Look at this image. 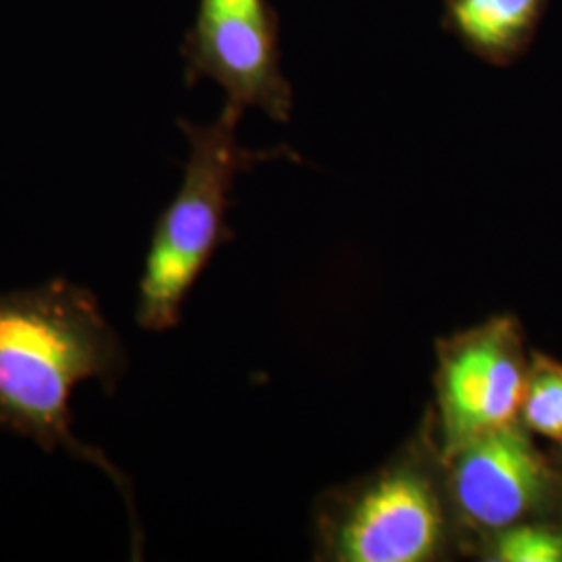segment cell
<instances>
[{
  "label": "cell",
  "mask_w": 562,
  "mask_h": 562,
  "mask_svg": "<svg viewBox=\"0 0 562 562\" xmlns=\"http://www.w3.org/2000/svg\"><path fill=\"white\" fill-rule=\"evenodd\" d=\"M127 367L120 334L88 288L55 278L0 292V427L46 454L63 450L99 467L130 504L127 477L78 438L71 413L81 383L99 382L111 394Z\"/></svg>",
  "instance_id": "cell-1"
},
{
  "label": "cell",
  "mask_w": 562,
  "mask_h": 562,
  "mask_svg": "<svg viewBox=\"0 0 562 562\" xmlns=\"http://www.w3.org/2000/svg\"><path fill=\"white\" fill-rule=\"evenodd\" d=\"M241 113L225 102L222 115L209 125L180 121L190 146L183 178L153 227L138 283L136 323L146 331H167L180 323L194 283L215 250L234 236L225 222L236 178L257 162L294 157L283 146L273 150L240 146Z\"/></svg>",
  "instance_id": "cell-2"
},
{
  "label": "cell",
  "mask_w": 562,
  "mask_h": 562,
  "mask_svg": "<svg viewBox=\"0 0 562 562\" xmlns=\"http://www.w3.org/2000/svg\"><path fill=\"white\" fill-rule=\"evenodd\" d=\"M181 57L190 86L213 80L227 104L290 121L292 86L281 69L280 18L269 0H199Z\"/></svg>",
  "instance_id": "cell-3"
},
{
  "label": "cell",
  "mask_w": 562,
  "mask_h": 562,
  "mask_svg": "<svg viewBox=\"0 0 562 562\" xmlns=\"http://www.w3.org/2000/svg\"><path fill=\"white\" fill-rule=\"evenodd\" d=\"M438 359L442 459L487 431L517 423L529 364L515 319L496 317L440 341Z\"/></svg>",
  "instance_id": "cell-4"
},
{
  "label": "cell",
  "mask_w": 562,
  "mask_h": 562,
  "mask_svg": "<svg viewBox=\"0 0 562 562\" xmlns=\"http://www.w3.org/2000/svg\"><path fill=\"white\" fill-rule=\"evenodd\" d=\"M443 506L431 480L413 464L382 473L357 494L331 533L344 562H423L443 542Z\"/></svg>",
  "instance_id": "cell-5"
},
{
  "label": "cell",
  "mask_w": 562,
  "mask_h": 562,
  "mask_svg": "<svg viewBox=\"0 0 562 562\" xmlns=\"http://www.w3.org/2000/svg\"><path fill=\"white\" fill-rule=\"evenodd\" d=\"M443 462L459 517L480 531L525 521L552 490L548 464L517 423L464 443Z\"/></svg>",
  "instance_id": "cell-6"
},
{
  "label": "cell",
  "mask_w": 562,
  "mask_h": 562,
  "mask_svg": "<svg viewBox=\"0 0 562 562\" xmlns=\"http://www.w3.org/2000/svg\"><path fill=\"white\" fill-rule=\"evenodd\" d=\"M548 0H443V27L475 57L508 67L538 34Z\"/></svg>",
  "instance_id": "cell-7"
},
{
  "label": "cell",
  "mask_w": 562,
  "mask_h": 562,
  "mask_svg": "<svg viewBox=\"0 0 562 562\" xmlns=\"http://www.w3.org/2000/svg\"><path fill=\"white\" fill-rule=\"evenodd\" d=\"M525 427L548 440L562 442V364L536 357L527 369L521 402Z\"/></svg>",
  "instance_id": "cell-8"
},
{
  "label": "cell",
  "mask_w": 562,
  "mask_h": 562,
  "mask_svg": "<svg viewBox=\"0 0 562 562\" xmlns=\"http://www.w3.org/2000/svg\"><path fill=\"white\" fill-rule=\"evenodd\" d=\"M492 561L562 562V531L529 522L506 527L494 540Z\"/></svg>",
  "instance_id": "cell-9"
}]
</instances>
